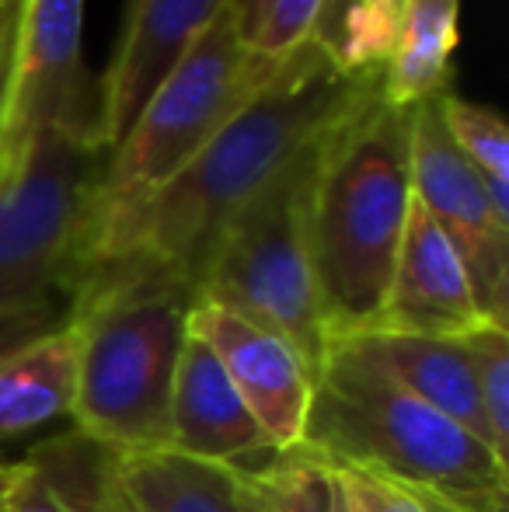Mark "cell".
I'll return each instance as SVG.
<instances>
[{
    "instance_id": "cell-26",
    "label": "cell",
    "mask_w": 509,
    "mask_h": 512,
    "mask_svg": "<svg viewBox=\"0 0 509 512\" xmlns=\"http://www.w3.org/2000/svg\"><path fill=\"white\" fill-rule=\"evenodd\" d=\"M408 488H412V485H408ZM412 492H415V499H419L422 512H464V509H457L454 502H447V499H440V495L426 492V488H412Z\"/></svg>"
},
{
    "instance_id": "cell-14",
    "label": "cell",
    "mask_w": 509,
    "mask_h": 512,
    "mask_svg": "<svg viewBox=\"0 0 509 512\" xmlns=\"http://www.w3.org/2000/svg\"><path fill=\"white\" fill-rule=\"evenodd\" d=\"M0 512H129L116 450L70 425L21 460L0 457Z\"/></svg>"
},
{
    "instance_id": "cell-8",
    "label": "cell",
    "mask_w": 509,
    "mask_h": 512,
    "mask_svg": "<svg viewBox=\"0 0 509 512\" xmlns=\"http://www.w3.org/2000/svg\"><path fill=\"white\" fill-rule=\"evenodd\" d=\"M412 196L461 255L482 317L506 328L509 216L492 203L482 171L450 140L440 95L412 108Z\"/></svg>"
},
{
    "instance_id": "cell-16",
    "label": "cell",
    "mask_w": 509,
    "mask_h": 512,
    "mask_svg": "<svg viewBox=\"0 0 509 512\" xmlns=\"http://www.w3.org/2000/svg\"><path fill=\"white\" fill-rule=\"evenodd\" d=\"M77 321L0 352V450L11 439L70 418L77 387Z\"/></svg>"
},
{
    "instance_id": "cell-2",
    "label": "cell",
    "mask_w": 509,
    "mask_h": 512,
    "mask_svg": "<svg viewBox=\"0 0 509 512\" xmlns=\"http://www.w3.org/2000/svg\"><path fill=\"white\" fill-rule=\"evenodd\" d=\"M408 206L412 108L377 91L321 136L307 182V248L332 338L377 324Z\"/></svg>"
},
{
    "instance_id": "cell-29",
    "label": "cell",
    "mask_w": 509,
    "mask_h": 512,
    "mask_svg": "<svg viewBox=\"0 0 509 512\" xmlns=\"http://www.w3.org/2000/svg\"><path fill=\"white\" fill-rule=\"evenodd\" d=\"M332 478H335V474H332ZM335 512H349V509H346V502H342V492H339V485H335Z\"/></svg>"
},
{
    "instance_id": "cell-23",
    "label": "cell",
    "mask_w": 509,
    "mask_h": 512,
    "mask_svg": "<svg viewBox=\"0 0 509 512\" xmlns=\"http://www.w3.org/2000/svg\"><path fill=\"white\" fill-rule=\"evenodd\" d=\"M325 0H258L252 18L245 21V35L269 60H283L286 53L311 39Z\"/></svg>"
},
{
    "instance_id": "cell-7",
    "label": "cell",
    "mask_w": 509,
    "mask_h": 512,
    "mask_svg": "<svg viewBox=\"0 0 509 512\" xmlns=\"http://www.w3.org/2000/svg\"><path fill=\"white\" fill-rule=\"evenodd\" d=\"M318 143L286 164L234 216L199 286L203 300L234 310L290 342L311 377L321 373L332 345L307 248V182Z\"/></svg>"
},
{
    "instance_id": "cell-4",
    "label": "cell",
    "mask_w": 509,
    "mask_h": 512,
    "mask_svg": "<svg viewBox=\"0 0 509 512\" xmlns=\"http://www.w3.org/2000/svg\"><path fill=\"white\" fill-rule=\"evenodd\" d=\"M304 446L325 460L374 467L401 485L426 488L464 512L509 506V464L489 443L339 345H328L314 377Z\"/></svg>"
},
{
    "instance_id": "cell-1",
    "label": "cell",
    "mask_w": 509,
    "mask_h": 512,
    "mask_svg": "<svg viewBox=\"0 0 509 512\" xmlns=\"http://www.w3.org/2000/svg\"><path fill=\"white\" fill-rule=\"evenodd\" d=\"M381 77L384 67L342 74L318 42L304 39L196 161L136 209L98 262L91 286L147 279L196 300L206 265L234 216L342 115L377 95Z\"/></svg>"
},
{
    "instance_id": "cell-19",
    "label": "cell",
    "mask_w": 509,
    "mask_h": 512,
    "mask_svg": "<svg viewBox=\"0 0 509 512\" xmlns=\"http://www.w3.org/2000/svg\"><path fill=\"white\" fill-rule=\"evenodd\" d=\"M234 481L245 512H335L332 467L304 443L238 464Z\"/></svg>"
},
{
    "instance_id": "cell-17",
    "label": "cell",
    "mask_w": 509,
    "mask_h": 512,
    "mask_svg": "<svg viewBox=\"0 0 509 512\" xmlns=\"http://www.w3.org/2000/svg\"><path fill=\"white\" fill-rule=\"evenodd\" d=\"M116 481L129 512H245L234 467L161 450H116Z\"/></svg>"
},
{
    "instance_id": "cell-6",
    "label": "cell",
    "mask_w": 509,
    "mask_h": 512,
    "mask_svg": "<svg viewBox=\"0 0 509 512\" xmlns=\"http://www.w3.org/2000/svg\"><path fill=\"white\" fill-rule=\"evenodd\" d=\"M196 304L147 279H105L77 314V387L70 422L112 450L171 443V387Z\"/></svg>"
},
{
    "instance_id": "cell-18",
    "label": "cell",
    "mask_w": 509,
    "mask_h": 512,
    "mask_svg": "<svg viewBox=\"0 0 509 512\" xmlns=\"http://www.w3.org/2000/svg\"><path fill=\"white\" fill-rule=\"evenodd\" d=\"M461 0H401L398 35L384 63L381 95L398 108H415L450 84Z\"/></svg>"
},
{
    "instance_id": "cell-25",
    "label": "cell",
    "mask_w": 509,
    "mask_h": 512,
    "mask_svg": "<svg viewBox=\"0 0 509 512\" xmlns=\"http://www.w3.org/2000/svg\"><path fill=\"white\" fill-rule=\"evenodd\" d=\"M14 32H0V133H4V102H7V81H11V63H14Z\"/></svg>"
},
{
    "instance_id": "cell-15",
    "label": "cell",
    "mask_w": 509,
    "mask_h": 512,
    "mask_svg": "<svg viewBox=\"0 0 509 512\" xmlns=\"http://www.w3.org/2000/svg\"><path fill=\"white\" fill-rule=\"evenodd\" d=\"M332 345L346 349L349 356L377 366L381 373L401 384L408 394L443 411L475 432L482 443L492 446L489 422H485L478 387L471 377L468 352L461 338H436V335H408V331H387V328H367L353 335L332 338ZM496 453V450H492Z\"/></svg>"
},
{
    "instance_id": "cell-20",
    "label": "cell",
    "mask_w": 509,
    "mask_h": 512,
    "mask_svg": "<svg viewBox=\"0 0 509 512\" xmlns=\"http://www.w3.org/2000/svg\"><path fill=\"white\" fill-rule=\"evenodd\" d=\"M401 0H325L311 39L342 74L384 67L398 35Z\"/></svg>"
},
{
    "instance_id": "cell-9",
    "label": "cell",
    "mask_w": 509,
    "mask_h": 512,
    "mask_svg": "<svg viewBox=\"0 0 509 512\" xmlns=\"http://www.w3.org/2000/svg\"><path fill=\"white\" fill-rule=\"evenodd\" d=\"M84 4L88 0H25L4 102L0 182L21 168L49 126H95V98L81 63Z\"/></svg>"
},
{
    "instance_id": "cell-21",
    "label": "cell",
    "mask_w": 509,
    "mask_h": 512,
    "mask_svg": "<svg viewBox=\"0 0 509 512\" xmlns=\"http://www.w3.org/2000/svg\"><path fill=\"white\" fill-rule=\"evenodd\" d=\"M464 342L471 363V377L478 387L485 422H489L492 450L506 464L509 457V335L506 328L485 321L478 328L457 335Z\"/></svg>"
},
{
    "instance_id": "cell-12",
    "label": "cell",
    "mask_w": 509,
    "mask_h": 512,
    "mask_svg": "<svg viewBox=\"0 0 509 512\" xmlns=\"http://www.w3.org/2000/svg\"><path fill=\"white\" fill-rule=\"evenodd\" d=\"M478 324H485V317L478 310L461 255L412 196L398 262H394L384 310L374 328L457 338Z\"/></svg>"
},
{
    "instance_id": "cell-28",
    "label": "cell",
    "mask_w": 509,
    "mask_h": 512,
    "mask_svg": "<svg viewBox=\"0 0 509 512\" xmlns=\"http://www.w3.org/2000/svg\"><path fill=\"white\" fill-rule=\"evenodd\" d=\"M234 7H238V14H241V25H245L248 18H252V11H255V4L258 0H231Z\"/></svg>"
},
{
    "instance_id": "cell-24",
    "label": "cell",
    "mask_w": 509,
    "mask_h": 512,
    "mask_svg": "<svg viewBox=\"0 0 509 512\" xmlns=\"http://www.w3.org/2000/svg\"><path fill=\"white\" fill-rule=\"evenodd\" d=\"M325 464L332 467L335 485H339L349 512H422L412 488L374 471V467L339 464V460H325Z\"/></svg>"
},
{
    "instance_id": "cell-27",
    "label": "cell",
    "mask_w": 509,
    "mask_h": 512,
    "mask_svg": "<svg viewBox=\"0 0 509 512\" xmlns=\"http://www.w3.org/2000/svg\"><path fill=\"white\" fill-rule=\"evenodd\" d=\"M25 11V0H0V32H14Z\"/></svg>"
},
{
    "instance_id": "cell-22",
    "label": "cell",
    "mask_w": 509,
    "mask_h": 512,
    "mask_svg": "<svg viewBox=\"0 0 509 512\" xmlns=\"http://www.w3.org/2000/svg\"><path fill=\"white\" fill-rule=\"evenodd\" d=\"M440 115L450 140L482 171L485 182L509 189V129L503 115L492 112V108L464 102V98L450 95V91L440 95Z\"/></svg>"
},
{
    "instance_id": "cell-10",
    "label": "cell",
    "mask_w": 509,
    "mask_h": 512,
    "mask_svg": "<svg viewBox=\"0 0 509 512\" xmlns=\"http://www.w3.org/2000/svg\"><path fill=\"white\" fill-rule=\"evenodd\" d=\"M185 328L210 345L276 450L304 443L314 377L290 342L203 297L189 307Z\"/></svg>"
},
{
    "instance_id": "cell-5",
    "label": "cell",
    "mask_w": 509,
    "mask_h": 512,
    "mask_svg": "<svg viewBox=\"0 0 509 512\" xmlns=\"http://www.w3.org/2000/svg\"><path fill=\"white\" fill-rule=\"evenodd\" d=\"M279 63L252 49L238 7L227 0L112 147L95 199L91 276L136 209L196 161L199 150L276 77Z\"/></svg>"
},
{
    "instance_id": "cell-13",
    "label": "cell",
    "mask_w": 509,
    "mask_h": 512,
    "mask_svg": "<svg viewBox=\"0 0 509 512\" xmlns=\"http://www.w3.org/2000/svg\"><path fill=\"white\" fill-rule=\"evenodd\" d=\"M171 450L210 464H255L272 453V439L258 425L252 408L231 384L210 345L185 335L171 387Z\"/></svg>"
},
{
    "instance_id": "cell-11",
    "label": "cell",
    "mask_w": 509,
    "mask_h": 512,
    "mask_svg": "<svg viewBox=\"0 0 509 512\" xmlns=\"http://www.w3.org/2000/svg\"><path fill=\"white\" fill-rule=\"evenodd\" d=\"M227 0H129L109 70L95 88V136L112 150L154 88L178 67Z\"/></svg>"
},
{
    "instance_id": "cell-3",
    "label": "cell",
    "mask_w": 509,
    "mask_h": 512,
    "mask_svg": "<svg viewBox=\"0 0 509 512\" xmlns=\"http://www.w3.org/2000/svg\"><path fill=\"white\" fill-rule=\"evenodd\" d=\"M109 154L91 122L49 126L0 182V352L77 321Z\"/></svg>"
}]
</instances>
